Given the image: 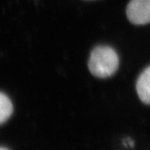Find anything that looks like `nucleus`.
Instances as JSON below:
<instances>
[{
    "mask_svg": "<svg viewBox=\"0 0 150 150\" xmlns=\"http://www.w3.org/2000/svg\"><path fill=\"white\" fill-rule=\"evenodd\" d=\"M119 57L115 50L109 46H98L92 51L88 61L91 73L97 77L107 78L117 71Z\"/></svg>",
    "mask_w": 150,
    "mask_h": 150,
    "instance_id": "1",
    "label": "nucleus"
},
{
    "mask_svg": "<svg viewBox=\"0 0 150 150\" xmlns=\"http://www.w3.org/2000/svg\"><path fill=\"white\" fill-rule=\"evenodd\" d=\"M127 16L134 25L150 23V0H130L127 7Z\"/></svg>",
    "mask_w": 150,
    "mask_h": 150,
    "instance_id": "2",
    "label": "nucleus"
},
{
    "mask_svg": "<svg viewBox=\"0 0 150 150\" xmlns=\"http://www.w3.org/2000/svg\"><path fill=\"white\" fill-rule=\"evenodd\" d=\"M136 91L142 102L150 104V66L139 77L136 82Z\"/></svg>",
    "mask_w": 150,
    "mask_h": 150,
    "instance_id": "3",
    "label": "nucleus"
},
{
    "mask_svg": "<svg viewBox=\"0 0 150 150\" xmlns=\"http://www.w3.org/2000/svg\"><path fill=\"white\" fill-rule=\"evenodd\" d=\"M12 103L6 94L0 92V124L6 122L12 113Z\"/></svg>",
    "mask_w": 150,
    "mask_h": 150,
    "instance_id": "4",
    "label": "nucleus"
},
{
    "mask_svg": "<svg viewBox=\"0 0 150 150\" xmlns=\"http://www.w3.org/2000/svg\"><path fill=\"white\" fill-rule=\"evenodd\" d=\"M0 150H8V149H6V148H2V147H0Z\"/></svg>",
    "mask_w": 150,
    "mask_h": 150,
    "instance_id": "5",
    "label": "nucleus"
}]
</instances>
